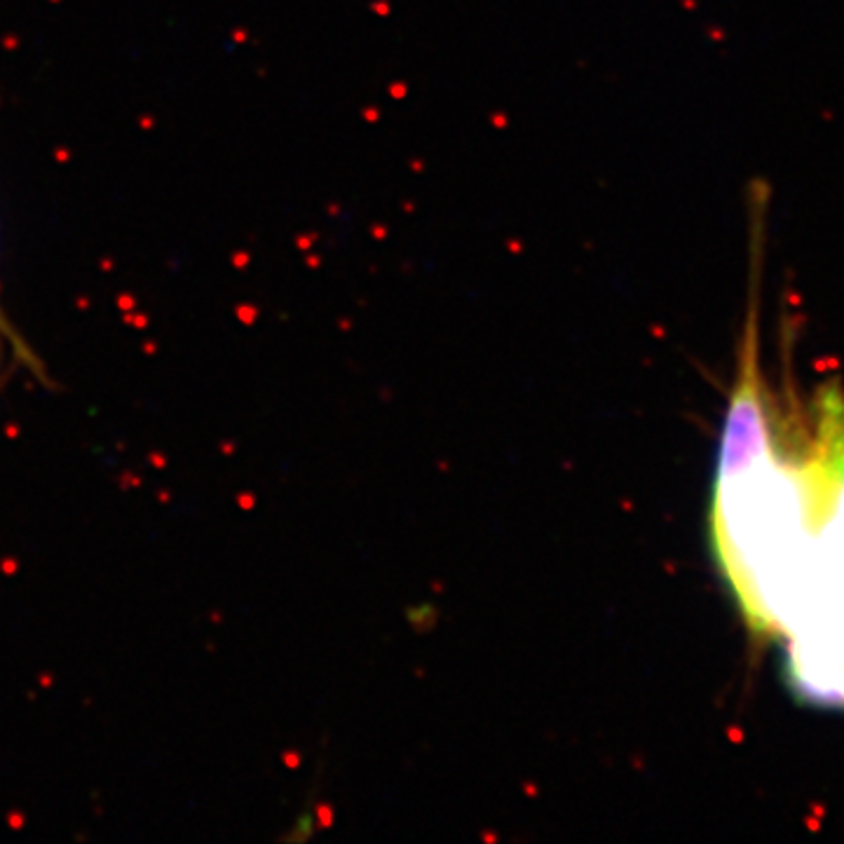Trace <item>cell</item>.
Wrapping results in <instances>:
<instances>
[{"instance_id":"1","label":"cell","mask_w":844,"mask_h":844,"mask_svg":"<svg viewBox=\"0 0 844 844\" xmlns=\"http://www.w3.org/2000/svg\"><path fill=\"white\" fill-rule=\"evenodd\" d=\"M713 554L755 633L784 635L828 598L821 582L802 460L779 441L716 467Z\"/></svg>"},{"instance_id":"2","label":"cell","mask_w":844,"mask_h":844,"mask_svg":"<svg viewBox=\"0 0 844 844\" xmlns=\"http://www.w3.org/2000/svg\"><path fill=\"white\" fill-rule=\"evenodd\" d=\"M811 497L816 563L831 601L844 610V394H816L811 434L802 448Z\"/></svg>"},{"instance_id":"3","label":"cell","mask_w":844,"mask_h":844,"mask_svg":"<svg viewBox=\"0 0 844 844\" xmlns=\"http://www.w3.org/2000/svg\"><path fill=\"white\" fill-rule=\"evenodd\" d=\"M786 675L795 694L818 706H844V610L821 601L784 635Z\"/></svg>"},{"instance_id":"4","label":"cell","mask_w":844,"mask_h":844,"mask_svg":"<svg viewBox=\"0 0 844 844\" xmlns=\"http://www.w3.org/2000/svg\"><path fill=\"white\" fill-rule=\"evenodd\" d=\"M7 350H14V352L19 350L21 352V340H17V335L12 333L10 324H7L5 317H3V310H0V362H3V355ZM24 355H26V352H24Z\"/></svg>"}]
</instances>
